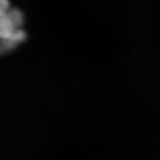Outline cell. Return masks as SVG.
<instances>
[{
	"label": "cell",
	"instance_id": "obj_1",
	"mask_svg": "<svg viewBox=\"0 0 160 160\" xmlns=\"http://www.w3.org/2000/svg\"><path fill=\"white\" fill-rule=\"evenodd\" d=\"M11 7L9 0H0V12L8 10Z\"/></svg>",
	"mask_w": 160,
	"mask_h": 160
}]
</instances>
